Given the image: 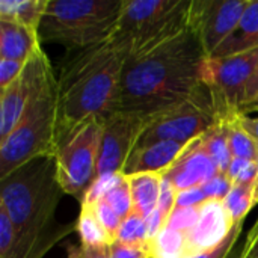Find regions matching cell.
Here are the masks:
<instances>
[{
  "label": "cell",
  "mask_w": 258,
  "mask_h": 258,
  "mask_svg": "<svg viewBox=\"0 0 258 258\" xmlns=\"http://www.w3.org/2000/svg\"><path fill=\"white\" fill-rule=\"evenodd\" d=\"M207 54L197 33L184 30L127 56L118 97V110L153 116L194 98L203 88Z\"/></svg>",
  "instance_id": "6da1fadb"
},
{
  "label": "cell",
  "mask_w": 258,
  "mask_h": 258,
  "mask_svg": "<svg viewBox=\"0 0 258 258\" xmlns=\"http://www.w3.org/2000/svg\"><path fill=\"white\" fill-rule=\"evenodd\" d=\"M125 59L127 53L110 38L65 59L57 76L59 135L88 118L104 119L118 110Z\"/></svg>",
  "instance_id": "7a4b0ae2"
},
{
  "label": "cell",
  "mask_w": 258,
  "mask_h": 258,
  "mask_svg": "<svg viewBox=\"0 0 258 258\" xmlns=\"http://www.w3.org/2000/svg\"><path fill=\"white\" fill-rule=\"evenodd\" d=\"M125 0H50L39 26V39L62 44L68 51L107 41Z\"/></svg>",
  "instance_id": "3957f363"
},
{
  "label": "cell",
  "mask_w": 258,
  "mask_h": 258,
  "mask_svg": "<svg viewBox=\"0 0 258 258\" xmlns=\"http://www.w3.org/2000/svg\"><path fill=\"white\" fill-rule=\"evenodd\" d=\"M59 136L57 77L32 98L15 128L0 141V178L38 157H54Z\"/></svg>",
  "instance_id": "277c9868"
},
{
  "label": "cell",
  "mask_w": 258,
  "mask_h": 258,
  "mask_svg": "<svg viewBox=\"0 0 258 258\" xmlns=\"http://www.w3.org/2000/svg\"><path fill=\"white\" fill-rule=\"evenodd\" d=\"M190 0H125L110 41L127 56L189 26Z\"/></svg>",
  "instance_id": "5b68a950"
},
{
  "label": "cell",
  "mask_w": 258,
  "mask_h": 258,
  "mask_svg": "<svg viewBox=\"0 0 258 258\" xmlns=\"http://www.w3.org/2000/svg\"><path fill=\"white\" fill-rule=\"evenodd\" d=\"M101 133V119L92 116L57 136L54 162L59 184L63 194L80 203L97 181Z\"/></svg>",
  "instance_id": "8992f818"
},
{
  "label": "cell",
  "mask_w": 258,
  "mask_h": 258,
  "mask_svg": "<svg viewBox=\"0 0 258 258\" xmlns=\"http://www.w3.org/2000/svg\"><path fill=\"white\" fill-rule=\"evenodd\" d=\"M258 67V48L227 57H207L201 79L218 119L228 121L242 113L251 77Z\"/></svg>",
  "instance_id": "52a82bcc"
},
{
  "label": "cell",
  "mask_w": 258,
  "mask_h": 258,
  "mask_svg": "<svg viewBox=\"0 0 258 258\" xmlns=\"http://www.w3.org/2000/svg\"><path fill=\"white\" fill-rule=\"evenodd\" d=\"M216 122L218 115L213 109L209 91L204 86L194 98L145 118L135 147L160 141L187 145L203 136Z\"/></svg>",
  "instance_id": "ba28073f"
},
{
  "label": "cell",
  "mask_w": 258,
  "mask_h": 258,
  "mask_svg": "<svg viewBox=\"0 0 258 258\" xmlns=\"http://www.w3.org/2000/svg\"><path fill=\"white\" fill-rule=\"evenodd\" d=\"M51 77L54 71L50 59L39 47L27 59L21 74L0 91V141L15 128L32 98Z\"/></svg>",
  "instance_id": "9c48e42d"
},
{
  "label": "cell",
  "mask_w": 258,
  "mask_h": 258,
  "mask_svg": "<svg viewBox=\"0 0 258 258\" xmlns=\"http://www.w3.org/2000/svg\"><path fill=\"white\" fill-rule=\"evenodd\" d=\"M249 0H190L189 27L210 57L234 32Z\"/></svg>",
  "instance_id": "30bf717a"
},
{
  "label": "cell",
  "mask_w": 258,
  "mask_h": 258,
  "mask_svg": "<svg viewBox=\"0 0 258 258\" xmlns=\"http://www.w3.org/2000/svg\"><path fill=\"white\" fill-rule=\"evenodd\" d=\"M144 121L145 118L142 116L125 113L121 110H116L107 118L101 119L103 133L98 154L97 178L122 174L127 159L142 132Z\"/></svg>",
  "instance_id": "8fae6325"
},
{
  "label": "cell",
  "mask_w": 258,
  "mask_h": 258,
  "mask_svg": "<svg viewBox=\"0 0 258 258\" xmlns=\"http://www.w3.org/2000/svg\"><path fill=\"white\" fill-rule=\"evenodd\" d=\"M234 224L224 201L207 200L200 206V216L194 228L186 234V257L209 251L222 243Z\"/></svg>",
  "instance_id": "7c38bea8"
},
{
  "label": "cell",
  "mask_w": 258,
  "mask_h": 258,
  "mask_svg": "<svg viewBox=\"0 0 258 258\" xmlns=\"http://www.w3.org/2000/svg\"><path fill=\"white\" fill-rule=\"evenodd\" d=\"M219 174L215 162L204 150L200 138L187 144L180 157L162 174L177 192L201 187Z\"/></svg>",
  "instance_id": "4fadbf2b"
},
{
  "label": "cell",
  "mask_w": 258,
  "mask_h": 258,
  "mask_svg": "<svg viewBox=\"0 0 258 258\" xmlns=\"http://www.w3.org/2000/svg\"><path fill=\"white\" fill-rule=\"evenodd\" d=\"M186 145L171 141L153 142L148 145L135 147L122 169L124 175L133 174H163L183 153Z\"/></svg>",
  "instance_id": "5bb4252c"
},
{
  "label": "cell",
  "mask_w": 258,
  "mask_h": 258,
  "mask_svg": "<svg viewBox=\"0 0 258 258\" xmlns=\"http://www.w3.org/2000/svg\"><path fill=\"white\" fill-rule=\"evenodd\" d=\"M39 47L38 32L18 21L0 18V59L27 62Z\"/></svg>",
  "instance_id": "9a60e30c"
},
{
  "label": "cell",
  "mask_w": 258,
  "mask_h": 258,
  "mask_svg": "<svg viewBox=\"0 0 258 258\" xmlns=\"http://www.w3.org/2000/svg\"><path fill=\"white\" fill-rule=\"evenodd\" d=\"M258 48V0H249L234 32L210 57H227Z\"/></svg>",
  "instance_id": "2e32d148"
},
{
  "label": "cell",
  "mask_w": 258,
  "mask_h": 258,
  "mask_svg": "<svg viewBox=\"0 0 258 258\" xmlns=\"http://www.w3.org/2000/svg\"><path fill=\"white\" fill-rule=\"evenodd\" d=\"M127 180H128V186L132 192L133 212L139 215L141 218L147 219L157 209L163 175L145 172V174L128 175Z\"/></svg>",
  "instance_id": "e0dca14e"
},
{
  "label": "cell",
  "mask_w": 258,
  "mask_h": 258,
  "mask_svg": "<svg viewBox=\"0 0 258 258\" xmlns=\"http://www.w3.org/2000/svg\"><path fill=\"white\" fill-rule=\"evenodd\" d=\"M200 141H201L204 150L209 153V156L215 162L219 174L227 175L228 168L234 159L231 148H230L227 121L218 119V122L215 125H212L203 136H200Z\"/></svg>",
  "instance_id": "ac0fdd59"
},
{
  "label": "cell",
  "mask_w": 258,
  "mask_h": 258,
  "mask_svg": "<svg viewBox=\"0 0 258 258\" xmlns=\"http://www.w3.org/2000/svg\"><path fill=\"white\" fill-rule=\"evenodd\" d=\"M48 2L50 0H2L0 18L18 21L26 27L39 32Z\"/></svg>",
  "instance_id": "d6986e66"
},
{
  "label": "cell",
  "mask_w": 258,
  "mask_h": 258,
  "mask_svg": "<svg viewBox=\"0 0 258 258\" xmlns=\"http://www.w3.org/2000/svg\"><path fill=\"white\" fill-rule=\"evenodd\" d=\"M77 233L80 236V245L83 248H95V246H109L112 245V239L107 231L101 225L100 219L95 215L94 206L88 201L82 203L79 221H77Z\"/></svg>",
  "instance_id": "ffe728a7"
},
{
  "label": "cell",
  "mask_w": 258,
  "mask_h": 258,
  "mask_svg": "<svg viewBox=\"0 0 258 258\" xmlns=\"http://www.w3.org/2000/svg\"><path fill=\"white\" fill-rule=\"evenodd\" d=\"M228 141L233 157L255 162L258 156V142L242 127L239 115L228 119Z\"/></svg>",
  "instance_id": "44dd1931"
},
{
  "label": "cell",
  "mask_w": 258,
  "mask_h": 258,
  "mask_svg": "<svg viewBox=\"0 0 258 258\" xmlns=\"http://www.w3.org/2000/svg\"><path fill=\"white\" fill-rule=\"evenodd\" d=\"M224 206L234 225L243 224L254 204V187L233 184V189L224 200Z\"/></svg>",
  "instance_id": "7402d4cb"
},
{
  "label": "cell",
  "mask_w": 258,
  "mask_h": 258,
  "mask_svg": "<svg viewBox=\"0 0 258 258\" xmlns=\"http://www.w3.org/2000/svg\"><path fill=\"white\" fill-rule=\"evenodd\" d=\"M116 242H121L124 245L153 249V242L150 240V236H148L147 222L144 218H141L135 212L121 222V227L116 234Z\"/></svg>",
  "instance_id": "603a6c76"
},
{
  "label": "cell",
  "mask_w": 258,
  "mask_h": 258,
  "mask_svg": "<svg viewBox=\"0 0 258 258\" xmlns=\"http://www.w3.org/2000/svg\"><path fill=\"white\" fill-rule=\"evenodd\" d=\"M186 234L178 230L165 227L159 237L153 242L154 258H184L186 257Z\"/></svg>",
  "instance_id": "cb8c5ba5"
},
{
  "label": "cell",
  "mask_w": 258,
  "mask_h": 258,
  "mask_svg": "<svg viewBox=\"0 0 258 258\" xmlns=\"http://www.w3.org/2000/svg\"><path fill=\"white\" fill-rule=\"evenodd\" d=\"M124 221L127 216L133 213V201H132V192L128 186V180L124 174H119L112 187L101 197Z\"/></svg>",
  "instance_id": "d4e9b609"
},
{
  "label": "cell",
  "mask_w": 258,
  "mask_h": 258,
  "mask_svg": "<svg viewBox=\"0 0 258 258\" xmlns=\"http://www.w3.org/2000/svg\"><path fill=\"white\" fill-rule=\"evenodd\" d=\"M94 206V210H95V215L97 218L100 219L101 225L104 227V230L107 231L109 237L112 239V242L116 240V234H118V230L121 227V218L116 215V212L103 200V198H98L95 201H88Z\"/></svg>",
  "instance_id": "484cf974"
},
{
  "label": "cell",
  "mask_w": 258,
  "mask_h": 258,
  "mask_svg": "<svg viewBox=\"0 0 258 258\" xmlns=\"http://www.w3.org/2000/svg\"><path fill=\"white\" fill-rule=\"evenodd\" d=\"M243 224L234 225L230 236L222 243H219L218 246H215V248H212L209 251L195 254V255H187L184 258H230V255L234 252V248H236V245L239 242V237H240V234L243 231Z\"/></svg>",
  "instance_id": "4316f807"
},
{
  "label": "cell",
  "mask_w": 258,
  "mask_h": 258,
  "mask_svg": "<svg viewBox=\"0 0 258 258\" xmlns=\"http://www.w3.org/2000/svg\"><path fill=\"white\" fill-rule=\"evenodd\" d=\"M198 216H200V206L198 207H186V209L175 207L166 227H169L172 230L183 231V233H189L194 228V225L197 224Z\"/></svg>",
  "instance_id": "83f0119b"
},
{
  "label": "cell",
  "mask_w": 258,
  "mask_h": 258,
  "mask_svg": "<svg viewBox=\"0 0 258 258\" xmlns=\"http://www.w3.org/2000/svg\"><path fill=\"white\" fill-rule=\"evenodd\" d=\"M203 192L206 194L207 200H218V201H224L227 198V195L230 194V190L233 189V181L228 178V175L225 174H218L216 177H213L210 181L204 183L201 186Z\"/></svg>",
  "instance_id": "f1b7e54d"
},
{
  "label": "cell",
  "mask_w": 258,
  "mask_h": 258,
  "mask_svg": "<svg viewBox=\"0 0 258 258\" xmlns=\"http://www.w3.org/2000/svg\"><path fill=\"white\" fill-rule=\"evenodd\" d=\"M177 190L175 187L163 178L162 181V190H160V198H159V204H157V210L160 212V215L166 219V222L169 221L171 215L174 213L175 207H177Z\"/></svg>",
  "instance_id": "f546056e"
},
{
  "label": "cell",
  "mask_w": 258,
  "mask_h": 258,
  "mask_svg": "<svg viewBox=\"0 0 258 258\" xmlns=\"http://www.w3.org/2000/svg\"><path fill=\"white\" fill-rule=\"evenodd\" d=\"M109 251H110V258H153L151 248L124 245L116 240L109 246Z\"/></svg>",
  "instance_id": "4dcf8cb0"
},
{
  "label": "cell",
  "mask_w": 258,
  "mask_h": 258,
  "mask_svg": "<svg viewBox=\"0 0 258 258\" xmlns=\"http://www.w3.org/2000/svg\"><path fill=\"white\" fill-rule=\"evenodd\" d=\"M24 65L26 62L0 59V91L5 89L8 85H11L21 74Z\"/></svg>",
  "instance_id": "1f68e13d"
},
{
  "label": "cell",
  "mask_w": 258,
  "mask_h": 258,
  "mask_svg": "<svg viewBox=\"0 0 258 258\" xmlns=\"http://www.w3.org/2000/svg\"><path fill=\"white\" fill-rule=\"evenodd\" d=\"M206 201H207V197L201 187H192V189H186L177 194V207L180 209L198 207Z\"/></svg>",
  "instance_id": "d6a6232c"
},
{
  "label": "cell",
  "mask_w": 258,
  "mask_h": 258,
  "mask_svg": "<svg viewBox=\"0 0 258 258\" xmlns=\"http://www.w3.org/2000/svg\"><path fill=\"white\" fill-rule=\"evenodd\" d=\"M252 110L258 112V67L255 73H254V76L251 77L249 85H248L242 113H249Z\"/></svg>",
  "instance_id": "836d02e7"
},
{
  "label": "cell",
  "mask_w": 258,
  "mask_h": 258,
  "mask_svg": "<svg viewBox=\"0 0 258 258\" xmlns=\"http://www.w3.org/2000/svg\"><path fill=\"white\" fill-rule=\"evenodd\" d=\"M239 258H258V218L252 228L246 234Z\"/></svg>",
  "instance_id": "e575fe53"
},
{
  "label": "cell",
  "mask_w": 258,
  "mask_h": 258,
  "mask_svg": "<svg viewBox=\"0 0 258 258\" xmlns=\"http://www.w3.org/2000/svg\"><path fill=\"white\" fill-rule=\"evenodd\" d=\"M258 175V165L257 160L255 162H249L248 166L237 175V178L234 180V184L239 186H245V187H254L255 180Z\"/></svg>",
  "instance_id": "d590c367"
},
{
  "label": "cell",
  "mask_w": 258,
  "mask_h": 258,
  "mask_svg": "<svg viewBox=\"0 0 258 258\" xmlns=\"http://www.w3.org/2000/svg\"><path fill=\"white\" fill-rule=\"evenodd\" d=\"M239 121H240L242 127L258 142V115L251 116L249 113H240Z\"/></svg>",
  "instance_id": "8d00e7d4"
},
{
  "label": "cell",
  "mask_w": 258,
  "mask_h": 258,
  "mask_svg": "<svg viewBox=\"0 0 258 258\" xmlns=\"http://www.w3.org/2000/svg\"><path fill=\"white\" fill-rule=\"evenodd\" d=\"M249 162H251V160H245V159H239V157H234V159H233V162H231V165H230V168H228V172H227V175H228V178L233 181V184H234V180L237 178V175L248 166Z\"/></svg>",
  "instance_id": "74e56055"
},
{
  "label": "cell",
  "mask_w": 258,
  "mask_h": 258,
  "mask_svg": "<svg viewBox=\"0 0 258 258\" xmlns=\"http://www.w3.org/2000/svg\"><path fill=\"white\" fill-rule=\"evenodd\" d=\"M109 246H95V248H83L82 246V248L85 252V258H110Z\"/></svg>",
  "instance_id": "f35d334b"
},
{
  "label": "cell",
  "mask_w": 258,
  "mask_h": 258,
  "mask_svg": "<svg viewBox=\"0 0 258 258\" xmlns=\"http://www.w3.org/2000/svg\"><path fill=\"white\" fill-rule=\"evenodd\" d=\"M68 258H85V252H83V248L79 245H68Z\"/></svg>",
  "instance_id": "ab89813d"
},
{
  "label": "cell",
  "mask_w": 258,
  "mask_h": 258,
  "mask_svg": "<svg viewBox=\"0 0 258 258\" xmlns=\"http://www.w3.org/2000/svg\"><path fill=\"white\" fill-rule=\"evenodd\" d=\"M257 165H258V156H257ZM254 204H258V175L257 180H255V184H254Z\"/></svg>",
  "instance_id": "60d3db41"
},
{
  "label": "cell",
  "mask_w": 258,
  "mask_h": 258,
  "mask_svg": "<svg viewBox=\"0 0 258 258\" xmlns=\"http://www.w3.org/2000/svg\"><path fill=\"white\" fill-rule=\"evenodd\" d=\"M239 254H240V252H236V251H234V252L230 255V258H239Z\"/></svg>",
  "instance_id": "b9f144b4"
},
{
  "label": "cell",
  "mask_w": 258,
  "mask_h": 258,
  "mask_svg": "<svg viewBox=\"0 0 258 258\" xmlns=\"http://www.w3.org/2000/svg\"><path fill=\"white\" fill-rule=\"evenodd\" d=\"M153 258H154V257H153Z\"/></svg>",
  "instance_id": "7bdbcfd3"
}]
</instances>
